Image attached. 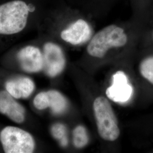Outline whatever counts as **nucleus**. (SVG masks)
<instances>
[{"label": "nucleus", "mask_w": 153, "mask_h": 153, "mask_svg": "<svg viewBox=\"0 0 153 153\" xmlns=\"http://www.w3.org/2000/svg\"><path fill=\"white\" fill-rule=\"evenodd\" d=\"M30 7L22 0H13L0 5V34L13 35L26 27Z\"/></svg>", "instance_id": "4"}, {"label": "nucleus", "mask_w": 153, "mask_h": 153, "mask_svg": "<svg viewBox=\"0 0 153 153\" xmlns=\"http://www.w3.org/2000/svg\"><path fill=\"white\" fill-rule=\"evenodd\" d=\"M133 87L123 71H116L112 76V83L107 88L105 94L111 100L118 103H126L132 97Z\"/></svg>", "instance_id": "7"}, {"label": "nucleus", "mask_w": 153, "mask_h": 153, "mask_svg": "<svg viewBox=\"0 0 153 153\" xmlns=\"http://www.w3.org/2000/svg\"><path fill=\"white\" fill-rule=\"evenodd\" d=\"M57 11L65 21L64 23L53 13V15L64 23L59 33L61 39L75 47L87 44L95 33L92 18L71 5Z\"/></svg>", "instance_id": "2"}, {"label": "nucleus", "mask_w": 153, "mask_h": 153, "mask_svg": "<svg viewBox=\"0 0 153 153\" xmlns=\"http://www.w3.org/2000/svg\"><path fill=\"white\" fill-rule=\"evenodd\" d=\"M139 71L143 78L153 85V56H148L140 62Z\"/></svg>", "instance_id": "14"}, {"label": "nucleus", "mask_w": 153, "mask_h": 153, "mask_svg": "<svg viewBox=\"0 0 153 153\" xmlns=\"http://www.w3.org/2000/svg\"><path fill=\"white\" fill-rule=\"evenodd\" d=\"M89 136L86 128L82 125H78L73 131V142L75 148L82 149L87 146Z\"/></svg>", "instance_id": "13"}, {"label": "nucleus", "mask_w": 153, "mask_h": 153, "mask_svg": "<svg viewBox=\"0 0 153 153\" xmlns=\"http://www.w3.org/2000/svg\"><path fill=\"white\" fill-rule=\"evenodd\" d=\"M152 35H153V33H152Z\"/></svg>", "instance_id": "17"}, {"label": "nucleus", "mask_w": 153, "mask_h": 153, "mask_svg": "<svg viewBox=\"0 0 153 153\" xmlns=\"http://www.w3.org/2000/svg\"><path fill=\"white\" fill-rule=\"evenodd\" d=\"M146 1L147 0H129L133 12V17L137 16L140 9V6L142 5V2Z\"/></svg>", "instance_id": "16"}, {"label": "nucleus", "mask_w": 153, "mask_h": 153, "mask_svg": "<svg viewBox=\"0 0 153 153\" xmlns=\"http://www.w3.org/2000/svg\"><path fill=\"white\" fill-rule=\"evenodd\" d=\"M0 141L6 153H33L35 142L33 136L22 129L9 126L0 133Z\"/></svg>", "instance_id": "5"}, {"label": "nucleus", "mask_w": 153, "mask_h": 153, "mask_svg": "<svg viewBox=\"0 0 153 153\" xmlns=\"http://www.w3.org/2000/svg\"><path fill=\"white\" fill-rule=\"evenodd\" d=\"M119 0H69L71 5L93 18L108 15Z\"/></svg>", "instance_id": "9"}, {"label": "nucleus", "mask_w": 153, "mask_h": 153, "mask_svg": "<svg viewBox=\"0 0 153 153\" xmlns=\"http://www.w3.org/2000/svg\"><path fill=\"white\" fill-rule=\"evenodd\" d=\"M51 133L53 137L59 140L61 146L66 147L68 144V139L66 136L67 129L62 123H56L51 126Z\"/></svg>", "instance_id": "15"}, {"label": "nucleus", "mask_w": 153, "mask_h": 153, "mask_svg": "<svg viewBox=\"0 0 153 153\" xmlns=\"http://www.w3.org/2000/svg\"><path fill=\"white\" fill-rule=\"evenodd\" d=\"M0 113L16 123H22L25 119V108L7 91L0 92Z\"/></svg>", "instance_id": "11"}, {"label": "nucleus", "mask_w": 153, "mask_h": 153, "mask_svg": "<svg viewBox=\"0 0 153 153\" xmlns=\"http://www.w3.org/2000/svg\"><path fill=\"white\" fill-rule=\"evenodd\" d=\"M33 103L39 110L50 108L55 115L64 114L69 105L68 100L64 95L55 90L39 93L33 99Z\"/></svg>", "instance_id": "8"}, {"label": "nucleus", "mask_w": 153, "mask_h": 153, "mask_svg": "<svg viewBox=\"0 0 153 153\" xmlns=\"http://www.w3.org/2000/svg\"><path fill=\"white\" fill-rule=\"evenodd\" d=\"M133 25V19L132 22L114 23L94 33L86 44L87 55L103 59L111 53L126 49L131 43L129 28Z\"/></svg>", "instance_id": "1"}, {"label": "nucleus", "mask_w": 153, "mask_h": 153, "mask_svg": "<svg viewBox=\"0 0 153 153\" xmlns=\"http://www.w3.org/2000/svg\"><path fill=\"white\" fill-rule=\"evenodd\" d=\"M42 52L45 74L51 78L60 74L66 65L65 55L62 47L53 42H47L43 45Z\"/></svg>", "instance_id": "6"}, {"label": "nucleus", "mask_w": 153, "mask_h": 153, "mask_svg": "<svg viewBox=\"0 0 153 153\" xmlns=\"http://www.w3.org/2000/svg\"><path fill=\"white\" fill-rule=\"evenodd\" d=\"M93 112L99 135L104 141L114 142L120 134V130L115 112L108 99L99 96L94 99Z\"/></svg>", "instance_id": "3"}, {"label": "nucleus", "mask_w": 153, "mask_h": 153, "mask_svg": "<svg viewBox=\"0 0 153 153\" xmlns=\"http://www.w3.org/2000/svg\"><path fill=\"white\" fill-rule=\"evenodd\" d=\"M21 67L28 73H38L43 69V52L38 47L26 46L21 49L17 55Z\"/></svg>", "instance_id": "10"}, {"label": "nucleus", "mask_w": 153, "mask_h": 153, "mask_svg": "<svg viewBox=\"0 0 153 153\" xmlns=\"http://www.w3.org/2000/svg\"><path fill=\"white\" fill-rule=\"evenodd\" d=\"M6 91L15 99H26L33 94L35 86L34 82L28 77H20L7 81Z\"/></svg>", "instance_id": "12"}]
</instances>
